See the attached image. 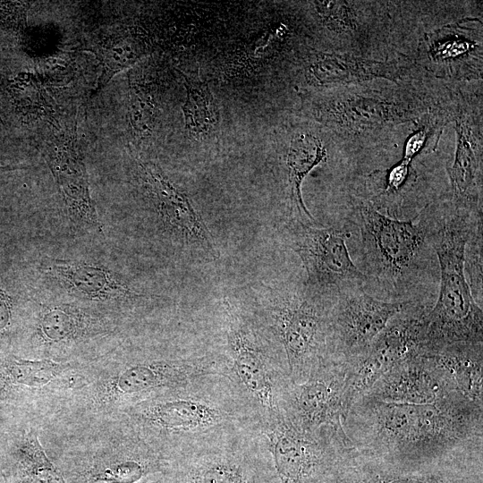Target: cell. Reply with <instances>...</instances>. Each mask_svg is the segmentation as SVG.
<instances>
[{
	"instance_id": "cell-10",
	"label": "cell",
	"mask_w": 483,
	"mask_h": 483,
	"mask_svg": "<svg viewBox=\"0 0 483 483\" xmlns=\"http://www.w3.org/2000/svg\"><path fill=\"white\" fill-rule=\"evenodd\" d=\"M225 316L227 347L235 377L267 418L276 415L283 411L290 380L280 378L256 328L229 301H225Z\"/></svg>"
},
{
	"instance_id": "cell-7",
	"label": "cell",
	"mask_w": 483,
	"mask_h": 483,
	"mask_svg": "<svg viewBox=\"0 0 483 483\" xmlns=\"http://www.w3.org/2000/svg\"><path fill=\"white\" fill-rule=\"evenodd\" d=\"M429 308L411 302L389 320L365 352L343 363L348 411L386 371L423 351Z\"/></svg>"
},
{
	"instance_id": "cell-14",
	"label": "cell",
	"mask_w": 483,
	"mask_h": 483,
	"mask_svg": "<svg viewBox=\"0 0 483 483\" xmlns=\"http://www.w3.org/2000/svg\"><path fill=\"white\" fill-rule=\"evenodd\" d=\"M139 179L162 226L217 257L214 240L189 196L155 163L135 157Z\"/></svg>"
},
{
	"instance_id": "cell-17",
	"label": "cell",
	"mask_w": 483,
	"mask_h": 483,
	"mask_svg": "<svg viewBox=\"0 0 483 483\" xmlns=\"http://www.w3.org/2000/svg\"><path fill=\"white\" fill-rule=\"evenodd\" d=\"M47 160L70 217L76 223L98 226L89 183L76 131L61 133L47 142Z\"/></svg>"
},
{
	"instance_id": "cell-24",
	"label": "cell",
	"mask_w": 483,
	"mask_h": 483,
	"mask_svg": "<svg viewBox=\"0 0 483 483\" xmlns=\"http://www.w3.org/2000/svg\"><path fill=\"white\" fill-rule=\"evenodd\" d=\"M327 152L321 140L312 133H296L290 140L285 155L286 207L290 220L314 225L301 195V185L306 176L325 162Z\"/></svg>"
},
{
	"instance_id": "cell-18",
	"label": "cell",
	"mask_w": 483,
	"mask_h": 483,
	"mask_svg": "<svg viewBox=\"0 0 483 483\" xmlns=\"http://www.w3.org/2000/svg\"><path fill=\"white\" fill-rule=\"evenodd\" d=\"M457 147L448 169L452 206L469 212H482L481 126L464 111L456 118Z\"/></svg>"
},
{
	"instance_id": "cell-12",
	"label": "cell",
	"mask_w": 483,
	"mask_h": 483,
	"mask_svg": "<svg viewBox=\"0 0 483 483\" xmlns=\"http://www.w3.org/2000/svg\"><path fill=\"white\" fill-rule=\"evenodd\" d=\"M284 412L301 430L318 434L332 429L343 434L345 368L330 360L304 381L289 385L284 400Z\"/></svg>"
},
{
	"instance_id": "cell-26",
	"label": "cell",
	"mask_w": 483,
	"mask_h": 483,
	"mask_svg": "<svg viewBox=\"0 0 483 483\" xmlns=\"http://www.w3.org/2000/svg\"><path fill=\"white\" fill-rule=\"evenodd\" d=\"M186 97L182 106L185 130L196 140H212L220 130L218 102L208 84L182 72Z\"/></svg>"
},
{
	"instance_id": "cell-11",
	"label": "cell",
	"mask_w": 483,
	"mask_h": 483,
	"mask_svg": "<svg viewBox=\"0 0 483 483\" xmlns=\"http://www.w3.org/2000/svg\"><path fill=\"white\" fill-rule=\"evenodd\" d=\"M411 302L382 301L369 294L364 287L337 294L330 314L331 360L343 363L361 354L389 320Z\"/></svg>"
},
{
	"instance_id": "cell-8",
	"label": "cell",
	"mask_w": 483,
	"mask_h": 483,
	"mask_svg": "<svg viewBox=\"0 0 483 483\" xmlns=\"http://www.w3.org/2000/svg\"><path fill=\"white\" fill-rule=\"evenodd\" d=\"M306 115L337 133L360 136L410 121L419 113L410 104L375 91L309 89L301 94Z\"/></svg>"
},
{
	"instance_id": "cell-19",
	"label": "cell",
	"mask_w": 483,
	"mask_h": 483,
	"mask_svg": "<svg viewBox=\"0 0 483 483\" xmlns=\"http://www.w3.org/2000/svg\"><path fill=\"white\" fill-rule=\"evenodd\" d=\"M41 271L67 292L94 301H129L143 297L111 269L91 262L52 260Z\"/></svg>"
},
{
	"instance_id": "cell-28",
	"label": "cell",
	"mask_w": 483,
	"mask_h": 483,
	"mask_svg": "<svg viewBox=\"0 0 483 483\" xmlns=\"http://www.w3.org/2000/svg\"><path fill=\"white\" fill-rule=\"evenodd\" d=\"M93 47L97 49L93 52L104 67L97 91L105 87L115 74L131 67L148 54V45L132 35L114 38Z\"/></svg>"
},
{
	"instance_id": "cell-29",
	"label": "cell",
	"mask_w": 483,
	"mask_h": 483,
	"mask_svg": "<svg viewBox=\"0 0 483 483\" xmlns=\"http://www.w3.org/2000/svg\"><path fill=\"white\" fill-rule=\"evenodd\" d=\"M157 113V103L153 94L140 85H131L130 121L135 136L143 139L152 133Z\"/></svg>"
},
{
	"instance_id": "cell-31",
	"label": "cell",
	"mask_w": 483,
	"mask_h": 483,
	"mask_svg": "<svg viewBox=\"0 0 483 483\" xmlns=\"http://www.w3.org/2000/svg\"><path fill=\"white\" fill-rule=\"evenodd\" d=\"M313 4L317 13L329 30L336 32H344L355 28L356 18L354 11L346 2L315 1Z\"/></svg>"
},
{
	"instance_id": "cell-25",
	"label": "cell",
	"mask_w": 483,
	"mask_h": 483,
	"mask_svg": "<svg viewBox=\"0 0 483 483\" xmlns=\"http://www.w3.org/2000/svg\"><path fill=\"white\" fill-rule=\"evenodd\" d=\"M429 352L447 373L456 389L483 403V343H462Z\"/></svg>"
},
{
	"instance_id": "cell-3",
	"label": "cell",
	"mask_w": 483,
	"mask_h": 483,
	"mask_svg": "<svg viewBox=\"0 0 483 483\" xmlns=\"http://www.w3.org/2000/svg\"><path fill=\"white\" fill-rule=\"evenodd\" d=\"M352 204L360 232L366 275L394 296H405L426 272L435 253L431 213L424 211L413 219L399 220L360 197Z\"/></svg>"
},
{
	"instance_id": "cell-13",
	"label": "cell",
	"mask_w": 483,
	"mask_h": 483,
	"mask_svg": "<svg viewBox=\"0 0 483 483\" xmlns=\"http://www.w3.org/2000/svg\"><path fill=\"white\" fill-rule=\"evenodd\" d=\"M123 412L141 432L164 436L204 433L232 418L225 408L212 400L173 392L141 401Z\"/></svg>"
},
{
	"instance_id": "cell-5",
	"label": "cell",
	"mask_w": 483,
	"mask_h": 483,
	"mask_svg": "<svg viewBox=\"0 0 483 483\" xmlns=\"http://www.w3.org/2000/svg\"><path fill=\"white\" fill-rule=\"evenodd\" d=\"M218 373L208 357L141 360L101 369L72 391L90 411L111 413Z\"/></svg>"
},
{
	"instance_id": "cell-35",
	"label": "cell",
	"mask_w": 483,
	"mask_h": 483,
	"mask_svg": "<svg viewBox=\"0 0 483 483\" xmlns=\"http://www.w3.org/2000/svg\"><path fill=\"white\" fill-rule=\"evenodd\" d=\"M21 168L23 167L4 165L0 164V174L5 172L13 171V170L21 169Z\"/></svg>"
},
{
	"instance_id": "cell-1",
	"label": "cell",
	"mask_w": 483,
	"mask_h": 483,
	"mask_svg": "<svg viewBox=\"0 0 483 483\" xmlns=\"http://www.w3.org/2000/svg\"><path fill=\"white\" fill-rule=\"evenodd\" d=\"M343 428L352 448L403 466L482 462L483 403L453 392L430 403L360 397Z\"/></svg>"
},
{
	"instance_id": "cell-34",
	"label": "cell",
	"mask_w": 483,
	"mask_h": 483,
	"mask_svg": "<svg viewBox=\"0 0 483 483\" xmlns=\"http://www.w3.org/2000/svg\"><path fill=\"white\" fill-rule=\"evenodd\" d=\"M12 301L10 296L0 288V329L5 327L11 318Z\"/></svg>"
},
{
	"instance_id": "cell-6",
	"label": "cell",
	"mask_w": 483,
	"mask_h": 483,
	"mask_svg": "<svg viewBox=\"0 0 483 483\" xmlns=\"http://www.w3.org/2000/svg\"><path fill=\"white\" fill-rule=\"evenodd\" d=\"M264 434L280 483H320L352 449L346 435L305 432L284 411L267 418Z\"/></svg>"
},
{
	"instance_id": "cell-22",
	"label": "cell",
	"mask_w": 483,
	"mask_h": 483,
	"mask_svg": "<svg viewBox=\"0 0 483 483\" xmlns=\"http://www.w3.org/2000/svg\"><path fill=\"white\" fill-rule=\"evenodd\" d=\"M179 483H264L258 466L233 450H209L190 456L177 469Z\"/></svg>"
},
{
	"instance_id": "cell-15",
	"label": "cell",
	"mask_w": 483,
	"mask_h": 483,
	"mask_svg": "<svg viewBox=\"0 0 483 483\" xmlns=\"http://www.w3.org/2000/svg\"><path fill=\"white\" fill-rule=\"evenodd\" d=\"M168 458L144 438L121 439L86 458L75 472L80 483H138L152 474L165 472Z\"/></svg>"
},
{
	"instance_id": "cell-21",
	"label": "cell",
	"mask_w": 483,
	"mask_h": 483,
	"mask_svg": "<svg viewBox=\"0 0 483 483\" xmlns=\"http://www.w3.org/2000/svg\"><path fill=\"white\" fill-rule=\"evenodd\" d=\"M113 331L102 316L68 304L45 305L40 309L35 335L45 347L71 345L107 335Z\"/></svg>"
},
{
	"instance_id": "cell-20",
	"label": "cell",
	"mask_w": 483,
	"mask_h": 483,
	"mask_svg": "<svg viewBox=\"0 0 483 483\" xmlns=\"http://www.w3.org/2000/svg\"><path fill=\"white\" fill-rule=\"evenodd\" d=\"M346 475L339 483H481L477 477L451 469H436L435 465L407 466L388 462L361 454L352 449L343 459ZM443 464V463H440Z\"/></svg>"
},
{
	"instance_id": "cell-9",
	"label": "cell",
	"mask_w": 483,
	"mask_h": 483,
	"mask_svg": "<svg viewBox=\"0 0 483 483\" xmlns=\"http://www.w3.org/2000/svg\"><path fill=\"white\" fill-rule=\"evenodd\" d=\"M286 230L290 246L305 267L306 284L313 292L334 299L347 289L364 287L369 282L351 258L345 230L318 228L297 220L289 221Z\"/></svg>"
},
{
	"instance_id": "cell-16",
	"label": "cell",
	"mask_w": 483,
	"mask_h": 483,
	"mask_svg": "<svg viewBox=\"0 0 483 483\" xmlns=\"http://www.w3.org/2000/svg\"><path fill=\"white\" fill-rule=\"evenodd\" d=\"M459 392L433 356L420 352L386 371L362 396L397 403H430Z\"/></svg>"
},
{
	"instance_id": "cell-23",
	"label": "cell",
	"mask_w": 483,
	"mask_h": 483,
	"mask_svg": "<svg viewBox=\"0 0 483 483\" xmlns=\"http://www.w3.org/2000/svg\"><path fill=\"white\" fill-rule=\"evenodd\" d=\"M304 77L311 89H318L395 76L394 68L384 63L312 51L305 61Z\"/></svg>"
},
{
	"instance_id": "cell-2",
	"label": "cell",
	"mask_w": 483,
	"mask_h": 483,
	"mask_svg": "<svg viewBox=\"0 0 483 483\" xmlns=\"http://www.w3.org/2000/svg\"><path fill=\"white\" fill-rule=\"evenodd\" d=\"M482 212L451 206L436 217L431 213L430 237L439 268V292L426 315L423 351L462 343H483V312L465 276V247Z\"/></svg>"
},
{
	"instance_id": "cell-33",
	"label": "cell",
	"mask_w": 483,
	"mask_h": 483,
	"mask_svg": "<svg viewBox=\"0 0 483 483\" xmlns=\"http://www.w3.org/2000/svg\"><path fill=\"white\" fill-rule=\"evenodd\" d=\"M430 129L423 127L416 131L405 143L402 159L412 161L428 142Z\"/></svg>"
},
{
	"instance_id": "cell-30",
	"label": "cell",
	"mask_w": 483,
	"mask_h": 483,
	"mask_svg": "<svg viewBox=\"0 0 483 483\" xmlns=\"http://www.w3.org/2000/svg\"><path fill=\"white\" fill-rule=\"evenodd\" d=\"M464 268H467L474 298L477 296L482 300V218L475 223L467 241Z\"/></svg>"
},
{
	"instance_id": "cell-27",
	"label": "cell",
	"mask_w": 483,
	"mask_h": 483,
	"mask_svg": "<svg viewBox=\"0 0 483 483\" xmlns=\"http://www.w3.org/2000/svg\"><path fill=\"white\" fill-rule=\"evenodd\" d=\"M16 457L14 483H68L47 457L35 431L22 439Z\"/></svg>"
},
{
	"instance_id": "cell-32",
	"label": "cell",
	"mask_w": 483,
	"mask_h": 483,
	"mask_svg": "<svg viewBox=\"0 0 483 483\" xmlns=\"http://www.w3.org/2000/svg\"><path fill=\"white\" fill-rule=\"evenodd\" d=\"M445 37V41L439 37L440 40L437 42V47L433 46L431 47V56L436 63H444V61L447 63L448 60H454L453 62H455V60L463 57L467 53L470 54L475 46L471 39H464L461 34H458V38L457 36L451 33Z\"/></svg>"
},
{
	"instance_id": "cell-36",
	"label": "cell",
	"mask_w": 483,
	"mask_h": 483,
	"mask_svg": "<svg viewBox=\"0 0 483 483\" xmlns=\"http://www.w3.org/2000/svg\"><path fill=\"white\" fill-rule=\"evenodd\" d=\"M146 483H161L160 481H150V482H146Z\"/></svg>"
},
{
	"instance_id": "cell-4",
	"label": "cell",
	"mask_w": 483,
	"mask_h": 483,
	"mask_svg": "<svg viewBox=\"0 0 483 483\" xmlns=\"http://www.w3.org/2000/svg\"><path fill=\"white\" fill-rule=\"evenodd\" d=\"M265 317L284 353L291 384H298L331 360L330 314L334 299L302 286L268 289Z\"/></svg>"
}]
</instances>
